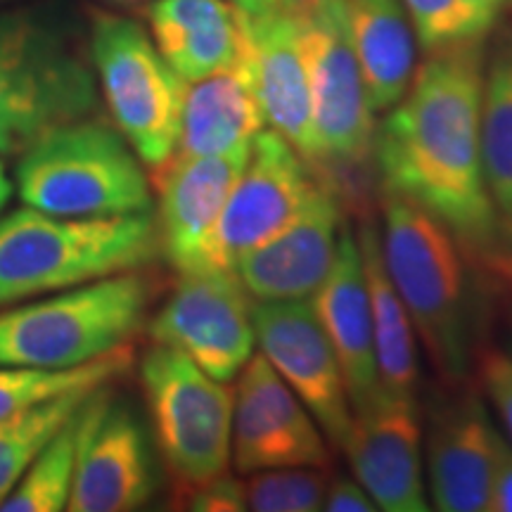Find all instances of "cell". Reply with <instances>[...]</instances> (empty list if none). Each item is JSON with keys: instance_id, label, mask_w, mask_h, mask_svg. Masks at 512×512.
Masks as SVG:
<instances>
[{"instance_id": "obj_33", "label": "cell", "mask_w": 512, "mask_h": 512, "mask_svg": "<svg viewBox=\"0 0 512 512\" xmlns=\"http://www.w3.org/2000/svg\"><path fill=\"white\" fill-rule=\"evenodd\" d=\"M489 512H512V444L501 432L496 437Z\"/></svg>"}, {"instance_id": "obj_39", "label": "cell", "mask_w": 512, "mask_h": 512, "mask_svg": "<svg viewBox=\"0 0 512 512\" xmlns=\"http://www.w3.org/2000/svg\"><path fill=\"white\" fill-rule=\"evenodd\" d=\"M10 197H12V181L8 178V174H5L3 162H0V211L5 209V204H8Z\"/></svg>"}, {"instance_id": "obj_12", "label": "cell", "mask_w": 512, "mask_h": 512, "mask_svg": "<svg viewBox=\"0 0 512 512\" xmlns=\"http://www.w3.org/2000/svg\"><path fill=\"white\" fill-rule=\"evenodd\" d=\"M230 460L240 475L328 463V439L316 418L256 351L240 370L233 392Z\"/></svg>"}, {"instance_id": "obj_4", "label": "cell", "mask_w": 512, "mask_h": 512, "mask_svg": "<svg viewBox=\"0 0 512 512\" xmlns=\"http://www.w3.org/2000/svg\"><path fill=\"white\" fill-rule=\"evenodd\" d=\"M380 242L389 278L434 368L448 382H463L470 370L463 249L434 216L389 192Z\"/></svg>"}, {"instance_id": "obj_23", "label": "cell", "mask_w": 512, "mask_h": 512, "mask_svg": "<svg viewBox=\"0 0 512 512\" xmlns=\"http://www.w3.org/2000/svg\"><path fill=\"white\" fill-rule=\"evenodd\" d=\"M358 67L377 112L392 110L415 74V38L403 0H344Z\"/></svg>"}, {"instance_id": "obj_13", "label": "cell", "mask_w": 512, "mask_h": 512, "mask_svg": "<svg viewBox=\"0 0 512 512\" xmlns=\"http://www.w3.org/2000/svg\"><path fill=\"white\" fill-rule=\"evenodd\" d=\"M259 354L302 399L335 448L351 427V399L339 358L309 302H254Z\"/></svg>"}, {"instance_id": "obj_21", "label": "cell", "mask_w": 512, "mask_h": 512, "mask_svg": "<svg viewBox=\"0 0 512 512\" xmlns=\"http://www.w3.org/2000/svg\"><path fill=\"white\" fill-rule=\"evenodd\" d=\"M145 17L157 50L185 83L223 72L245 53L247 12L228 0H155Z\"/></svg>"}, {"instance_id": "obj_9", "label": "cell", "mask_w": 512, "mask_h": 512, "mask_svg": "<svg viewBox=\"0 0 512 512\" xmlns=\"http://www.w3.org/2000/svg\"><path fill=\"white\" fill-rule=\"evenodd\" d=\"M306 57L320 166L354 169L375 143V110L358 67L344 0H302L294 8Z\"/></svg>"}, {"instance_id": "obj_20", "label": "cell", "mask_w": 512, "mask_h": 512, "mask_svg": "<svg viewBox=\"0 0 512 512\" xmlns=\"http://www.w3.org/2000/svg\"><path fill=\"white\" fill-rule=\"evenodd\" d=\"M309 304L339 358L354 411L380 389V377L361 249L349 226L339 233L335 264Z\"/></svg>"}, {"instance_id": "obj_42", "label": "cell", "mask_w": 512, "mask_h": 512, "mask_svg": "<svg viewBox=\"0 0 512 512\" xmlns=\"http://www.w3.org/2000/svg\"><path fill=\"white\" fill-rule=\"evenodd\" d=\"M3 3H10V0H0V5H3Z\"/></svg>"}, {"instance_id": "obj_35", "label": "cell", "mask_w": 512, "mask_h": 512, "mask_svg": "<svg viewBox=\"0 0 512 512\" xmlns=\"http://www.w3.org/2000/svg\"><path fill=\"white\" fill-rule=\"evenodd\" d=\"M503 3L505 0H467V5H470L472 15H475L482 34H486V31L494 27L498 10H501Z\"/></svg>"}, {"instance_id": "obj_8", "label": "cell", "mask_w": 512, "mask_h": 512, "mask_svg": "<svg viewBox=\"0 0 512 512\" xmlns=\"http://www.w3.org/2000/svg\"><path fill=\"white\" fill-rule=\"evenodd\" d=\"M140 382L159 451L185 489L228 472L233 392L181 351L155 344L140 363Z\"/></svg>"}, {"instance_id": "obj_2", "label": "cell", "mask_w": 512, "mask_h": 512, "mask_svg": "<svg viewBox=\"0 0 512 512\" xmlns=\"http://www.w3.org/2000/svg\"><path fill=\"white\" fill-rule=\"evenodd\" d=\"M159 254L152 211L107 219H62L24 207L0 219V309L138 271Z\"/></svg>"}, {"instance_id": "obj_37", "label": "cell", "mask_w": 512, "mask_h": 512, "mask_svg": "<svg viewBox=\"0 0 512 512\" xmlns=\"http://www.w3.org/2000/svg\"><path fill=\"white\" fill-rule=\"evenodd\" d=\"M105 5H110L114 10H121V12H143L150 8L155 0H102Z\"/></svg>"}, {"instance_id": "obj_24", "label": "cell", "mask_w": 512, "mask_h": 512, "mask_svg": "<svg viewBox=\"0 0 512 512\" xmlns=\"http://www.w3.org/2000/svg\"><path fill=\"white\" fill-rule=\"evenodd\" d=\"M366 275L370 320L380 387L387 394L415 399L418 394V335L413 320L403 306L399 292L384 266L380 230L363 226L356 235Z\"/></svg>"}, {"instance_id": "obj_17", "label": "cell", "mask_w": 512, "mask_h": 512, "mask_svg": "<svg viewBox=\"0 0 512 512\" xmlns=\"http://www.w3.org/2000/svg\"><path fill=\"white\" fill-rule=\"evenodd\" d=\"M249 150L216 157L174 155L155 171L159 252L178 273L216 271V226L230 190L245 169Z\"/></svg>"}, {"instance_id": "obj_11", "label": "cell", "mask_w": 512, "mask_h": 512, "mask_svg": "<svg viewBox=\"0 0 512 512\" xmlns=\"http://www.w3.org/2000/svg\"><path fill=\"white\" fill-rule=\"evenodd\" d=\"M155 494V463L143 422L107 384L88 396L79 413L76 467L67 510L131 512Z\"/></svg>"}, {"instance_id": "obj_34", "label": "cell", "mask_w": 512, "mask_h": 512, "mask_svg": "<svg viewBox=\"0 0 512 512\" xmlns=\"http://www.w3.org/2000/svg\"><path fill=\"white\" fill-rule=\"evenodd\" d=\"M323 510L328 512H377V505L356 479L337 477L325 491Z\"/></svg>"}, {"instance_id": "obj_16", "label": "cell", "mask_w": 512, "mask_h": 512, "mask_svg": "<svg viewBox=\"0 0 512 512\" xmlns=\"http://www.w3.org/2000/svg\"><path fill=\"white\" fill-rule=\"evenodd\" d=\"M342 204L335 185L318 181L297 216L235 264L254 302H306L335 264Z\"/></svg>"}, {"instance_id": "obj_1", "label": "cell", "mask_w": 512, "mask_h": 512, "mask_svg": "<svg viewBox=\"0 0 512 512\" xmlns=\"http://www.w3.org/2000/svg\"><path fill=\"white\" fill-rule=\"evenodd\" d=\"M482 38L430 50L387 119L373 155L384 192L434 216L460 249L501 256V214L482 157Z\"/></svg>"}, {"instance_id": "obj_31", "label": "cell", "mask_w": 512, "mask_h": 512, "mask_svg": "<svg viewBox=\"0 0 512 512\" xmlns=\"http://www.w3.org/2000/svg\"><path fill=\"white\" fill-rule=\"evenodd\" d=\"M188 508L195 512H245V482L223 472V475L209 479V482L192 486Z\"/></svg>"}, {"instance_id": "obj_22", "label": "cell", "mask_w": 512, "mask_h": 512, "mask_svg": "<svg viewBox=\"0 0 512 512\" xmlns=\"http://www.w3.org/2000/svg\"><path fill=\"white\" fill-rule=\"evenodd\" d=\"M264 124V110L242 53L233 67L185 88L176 155L216 157L249 150Z\"/></svg>"}, {"instance_id": "obj_10", "label": "cell", "mask_w": 512, "mask_h": 512, "mask_svg": "<svg viewBox=\"0 0 512 512\" xmlns=\"http://www.w3.org/2000/svg\"><path fill=\"white\" fill-rule=\"evenodd\" d=\"M252 297L235 271L181 273L150 323L155 344L181 351L219 382L240 375L256 349Z\"/></svg>"}, {"instance_id": "obj_40", "label": "cell", "mask_w": 512, "mask_h": 512, "mask_svg": "<svg viewBox=\"0 0 512 512\" xmlns=\"http://www.w3.org/2000/svg\"><path fill=\"white\" fill-rule=\"evenodd\" d=\"M299 3H302V0H285V5H287V8H290V10L297 8Z\"/></svg>"}, {"instance_id": "obj_18", "label": "cell", "mask_w": 512, "mask_h": 512, "mask_svg": "<svg viewBox=\"0 0 512 512\" xmlns=\"http://www.w3.org/2000/svg\"><path fill=\"white\" fill-rule=\"evenodd\" d=\"M245 57L266 124L311 166H320L306 57L294 10L247 15Z\"/></svg>"}, {"instance_id": "obj_7", "label": "cell", "mask_w": 512, "mask_h": 512, "mask_svg": "<svg viewBox=\"0 0 512 512\" xmlns=\"http://www.w3.org/2000/svg\"><path fill=\"white\" fill-rule=\"evenodd\" d=\"M91 60L114 126L147 169L176 155L185 83L136 19L91 12Z\"/></svg>"}, {"instance_id": "obj_30", "label": "cell", "mask_w": 512, "mask_h": 512, "mask_svg": "<svg viewBox=\"0 0 512 512\" xmlns=\"http://www.w3.org/2000/svg\"><path fill=\"white\" fill-rule=\"evenodd\" d=\"M403 5L415 38L427 53L451 43L484 38L467 0H403Z\"/></svg>"}, {"instance_id": "obj_32", "label": "cell", "mask_w": 512, "mask_h": 512, "mask_svg": "<svg viewBox=\"0 0 512 512\" xmlns=\"http://www.w3.org/2000/svg\"><path fill=\"white\" fill-rule=\"evenodd\" d=\"M484 392L501 415L508 441L512 444V354L503 351H486L482 358Z\"/></svg>"}, {"instance_id": "obj_29", "label": "cell", "mask_w": 512, "mask_h": 512, "mask_svg": "<svg viewBox=\"0 0 512 512\" xmlns=\"http://www.w3.org/2000/svg\"><path fill=\"white\" fill-rule=\"evenodd\" d=\"M328 484L320 467H273L252 472L245 482L247 510L318 512L323 510Z\"/></svg>"}, {"instance_id": "obj_15", "label": "cell", "mask_w": 512, "mask_h": 512, "mask_svg": "<svg viewBox=\"0 0 512 512\" xmlns=\"http://www.w3.org/2000/svg\"><path fill=\"white\" fill-rule=\"evenodd\" d=\"M342 451L377 510H430L418 401L387 394L380 387L354 408Z\"/></svg>"}, {"instance_id": "obj_25", "label": "cell", "mask_w": 512, "mask_h": 512, "mask_svg": "<svg viewBox=\"0 0 512 512\" xmlns=\"http://www.w3.org/2000/svg\"><path fill=\"white\" fill-rule=\"evenodd\" d=\"M482 157L489 192L501 214H512V46L503 48L484 72Z\"/></svg>"}, {"instance_id": "obj_3", "label": "cell", "mask_w": 512, "mask_h": 512, "mask_svg": "<svg viewBox=\"0 0 512 512\" xmlns=\"http://www.w3.org/2000/svg\"><path fill=\"white\" fill-rule=\"evenodd\" d=\"M19 197L62 219H107L152 211V188L117 126L83 117L57 126L19 155Z\"/></svg>"}, {"instance_id": "obj_38", "label": "cell", "mask_w": 512, "mask_h": 512, "mask_svg": "<svg viewBox=\"0 0 512 512\" xmlns=\"http://www.w3.org/2000/svg\"><path fill=\"white\" fill-rule=\"evenodd\" d=\"M501 256L512 266V214L501 221Z\"/></svg>"}, {"instance_id": "obj_14", "label": "cell", "mask_w": 512, "mask_h": 512, "mask_svg": "<svg viewBox=\"0 0 512 512\" xmlns=\"http://www.w3.org/2000/svg\"><path fill=\"white\" fill-rule=\"evenodd\" d=\"M316 183L311 164L278 131L264 128L216 226V268L235 271L249 249L264 245L297 216Z\"/></svg>"}, {"instance_id": "obj_19", "label": "cell", "mask_w": 512, "mask_h": 512, "mask_svg": "<svg viewBox=\"0 0 512 512\" xmlns=\"http://www.w3.org/2000/svg\"><path fill=\"white\" fill-rule=\"evenodd\" d=\"M498 430L477 396L439 403L427 439L430 508L489 512Z\"/></svg>"}, {"instance_id": "obj_28", "label": "cell", "mask_w": 512, "mask_h": 512, "mask_svg": "<svg viewBox=\"0 0 512 512\" xmlns=\"http://www.w3.org/2000/svg\"><path fill=\"white\" fill-rule=\"evenodd\" d=\"M83 408V406H81ZM79 408V413H81ZM79 413L74 415L31 460L10 496L0 503L3 512H55L67 510L72 494L76 441H79Z\"/></svg>"}, {"instance_id": "obj_41", "label": "cell", "mask_w": 512, "mask_h": 512, "mask_svg": "<svg viewBox=\"0 0 512 512\" xmlns=\"http://www.w3.org/2000/svg\"><path fill=\"white\" fill-rule=\"evenodd\" d=\"M505 3H508V5H510V10H512V0H505Z\"/></svg>"}, {"instance_id": "obj_27", "label": "cell", "mask_w": 512, "mask_h": 512, "mask_svg": "<svg viewBox=\"0 0 512 512\" xmlns=\"http://www.w3.org/2000/svg\"><path fill=\"white\" fill-rule=\"evenodd\" d=\"M131 349L121 347L67 370H31L0 366V418H10L24 408L50 401L74 389H98L131 368Z\"/></svg>"}, {"instance_id": "obj_26", "label": "cell", "mask_w": 512, "mask_h": 512, "mask_svg": "<svg viewBox=\"0 0 512 512\" xmlns=\"http://www.w3.org/2000/svg\"><path fill=\"white\" fill-rule=\"evenodd\" d=\"M98 389H74L24 408L10 418H0V503L10 496L41 448L79 413L88 396Z\"/></svg>"}, {"instance_id": "obj_5", "label": "cell", "mask_w": 512, "mask_h": 512, "mask_svg": "<svg viewBox=\"0 0 512 512\" xmlns=\"http://www.w3.org/2000/svg\"><path fill=\"white\" fill-rule=\"evenodd\" d=\"M150 285L136 271L0 311V366L67 370L121 347L145 323Z\"/></svg>"}, {"instance_id": "obj_36", "label": "cell", "mask_w": 512, "mask_h": 512, "mask_svg": "<svg viewBox=\"0 0 512 512\" xmlns=\"http://www.w3.org/2000/svg\"><path fill=\"white\" fill-rule=\"evenodd\" d=\"M235 8H240L247 15H266V12L275 10H290L285 5V0H228Z\"/></svg>"}, {"instance_id": "obj_6", "label": "cell", "mask_w": 512, "mask_h": 512, "mask_svg": "<svg viewBox=\"0 0 512 512\" xmlns=\"http://www.w3.org/2000/svg\"><path fill=\"white\" fill-rule=\"evenodd\" d=\"M95 107V76L62 31L36 12H0V157H19Z\"/></svg>"}]
</instances>
